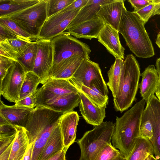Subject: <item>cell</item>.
I'll use <instances>...</instances> for the list:
<instances>
[{"label":"cell","instance_id":"cell-1","mask_svg":"<svg viewBox=\"0 0 160 160\" xmlns=\"http://www.w3.org/2000/svg\"><path fill=\"white\" fill-rule=\"evenodd\" d=\"M146 102L142 99L122 116L116 117L112 142L126 158L140 137L141 119Z\"/></svg>","mask_w":160,"mask_h":160},{"label":"cell","instance_id":"cell-2","mask_svg":"<svg viewBox=\"0 0 160 160\" xmlns=\"http://www.w3.org/2000/svg\"><path fill=\"white\" fill-rule=\"evenodd\" d=\"M145 24L136 12L126 9L123 12L118 30L131 51L137 57L143 58H150L155 55Z\"/></svg>","mask_w":160,"mask_h":160},{"label":"cell","instance_id":"cell-3","mask_svg":"<svg viewBox=\"0 0 160 160\" xmlns=\"http://www.w3.org/2000/svg\"><path fill=\"white\" fill-rule=\"evenodd\" d=\"M138 62L132 54L124 60L118 88L113 99L115 110L122 113L130 107L135 99L141 76Z\"/></svg>","mask_w":160,"mask_h":160},{"label":"cell","instance_id":"cell-4","mask_svg":"<svg viewBox=\"0 0 160 160\" xmlns=\"http://www.w3.org/2000/svg\"><path fill=\"white\" fill-rule=\"evenodd\" d=\"M114 127L112 122H103L77 140L81 151L79 160H95L106 145L111 144Z\"/></svg>","mask_w":160,"mask_h":160},{"label":"cell","instance_id":"cell-5","mask_svg":"<svg viewBox=\"0 0 160 160\" xmlns=\"http://www.w3.org/2000/svg\"><path fill=\"white\" fill-rule=\"evenodd\" d=\"M48 0H41L32 6L4 17L13 21L38 40L41 28L48 18Z\"/></svg>","mask_w":160,"mask_h":160},{"label":"cell","instance_id":"cell-6","mask_svg":"<svg viewBox=\"0 0 160 160\" xmlns=\"http://www.w3.org/2000/svg\"><path fill=\"white\" fill-rule=\"evenodd\" d=\"M52 63L50 74L60 64L72 56L79 53L90 55L91 50L87 44L78 40L67 32L51 40Z\"/></svg>","mask_w":160,"mask_h":160},{"label":"cell","instance_id":"cell-7","mask_svg":"<svg viewBox=\"0 0 160 160\" xmlns=\"http://www.w3.org/2000/svg\"><path fill=\"white\" fill-rule=\"evenodd\" d=\"M63 113L42 106H37L31 112L24 128L28 139L29 145L34 142L42 132L51 127L58 125Z\"/></svg>","mask_w":160,"mask_h":160},{"label":"cell","instance_id":"cell-8","mask_svg":"<svg viewBox=\"0 0 160 160\" xmlns=\"http://www.w3.org/2000/svg\"><path fill=\"white\" fill-rule=\"evenodd\" d=\"M72 83L81 84L91 88L97 90L105 96H108V91L102 75L99 65L85 58L76 72L69 79Z\"/></svg>","mask_w":160,"mask_h":160},{"label":"cell","instance_id":"cell-9","mask_svg":"<svg viewBox=\"0 0 160 160\" xmlns=\"http://www.w3.org/2000/svg\"><path fill=\"white\" fill-rule=\"evenodd\" d=\"M26 73L18 61H14L6 76L0 81V95L10 102L18 101Z\"/></svg>","mask_w":160,"mask_h":160},{"label":"cell","instance_id":"cell-10","mask_svg":"<svg viewBox=\"0 0 160 160\" xmlns=\"http://www.w3.org/2000/svg\"><path fill=\"white\" fill-rule=\"evenodd\" d=\"M78 92V89L68 79L50 78L37 89L34 96L37 106H39L60 96Z\"/></svg>","mask_w":160,"mask_h":160},{"label":"cell","instance_id":"cell-11","mask_svg":"<svg viewBox=\"0 0 160 160\" xmlns=\"http://www.w3.org/2000/svg\"><path fill=\"white\" fill-rule=\"evenodd\" d=\"M81 9L60 12L48 18L41 28L38 39L52 40L65 32Z\"/></svg>","mask_w":160,"mask_h":160},{"label":"cell","instance_id":"cell-12","mask_svg":"<svg viewBox=\"0 0 160 160\" xmlns=\"http://www.w3.org/2000/svg\"><path fill=\"white\" fill-rule=\"evenodd\" d=\"M37 51L33 72L41 79L43 84L49 79L52 63V51L51 40H37Z\"/></svg>","mask_w":160,"mask_h":160},{"label":"cell","instance_id":"cell-13","mask_svg":"<svg viewBox=\"0 0 160 160\" xmlns=\"http://www.w3.org/2000/svg\"><path fill=\"white\" fill-rule=\"evenodd\" d=\"M118 32L110 25L105 24L98 38V41L115 58L124 59L125 48L120 42Z\"/></svg>","mask_w":160,"mask_h":160},{"label":"cell","instance_id":"cell-14","mask_svg":"<svg viewBox=\"0 0 160 160\" xmlns=\"http://www.w3.org/2000/svg\"><path fill=\"white\" fill-rule=\"evenodd\" d=\"M153 132L150 141L153 147L155 158L160 160V101L153 95L146 102Z\"/></svg>","mask_w":160,"mask_h":160},{"label":"cell","instance_id":"cell-15","mask_svg":"<svg viewBox=\"0 0 160 160\" xmlns=\"http://www.w3.org/2000/svg\"><path fill=\"white\" fill-rule=\"evenodd\" d=\"M126 9L124 1L114 0L102 6L97 16L105 24L110 25L118 31L123 12Z\"/></svg>","mask_w":160,"mask_h":160},{"label":"cell","instance_id":"cell-16","mask_svg":"<svg viewBox=\"0 0 160 160\" xmlns=\"http://www.w3.org/2000/svg\"><path fill=\"white\" fill-rule=\"evenodd\" d=\"M78 93L80 111L87 123L96 126L102 123L106 117L105 108L94 104L82 92L79 91Z\"/></svg>","mask_w":160,"mask_h":160},{"label":"cell","instance_id":"cell-17","mask_svg":"<svg viewBox=\"0 0 160 160\" xmlns=\"http://www.w3.org/2000/svg\"><path fill=\"white\" fill-rule=\"evenodd\" d=\"M34 108L18 106L15 105H7L0 100V115L12 125L17 128L25 127L29 116Z\"/></svg>","mask_w":160,"mask_h":160},{"label":"cell","instance_id":"cell-18","mask_svg":"<svg viewBox=\"0 0 160 160\" xmlns=\"http://www.w3.org/2000/svg\"><path fill=\"white\" fill-rule=\"evenodd\" d=\"M79 120V116L77 112L73 111L64 113L59 119V124L63 140L64 149L66 152L75 141Z\"/></svg>","mask_w":160,"mask_h":160},{"label":"cell","instance_id":"cell-19","mask_svg":"<svg viewBox=\"0 0 160 160\" xmlns=\"http://www.w3.org/2000/svg\"><path fill=\"white\" fill-rule=\"evenodd\" d=\"M87 58H89V55L84 53H79L72 56L58 66L50 74L49 79H69Z\"/></svg>","mask_w":160,"mask_h":160},{"label":"cell","instance_id":"cell-20","mask_svg":"<svg viewBox=\"0 0 160 160\" xmlns=\"http://www.w3.org/2000/svg\"><path fill=\"white\" fill-rule=\"evenodd\" d=\"M98 17L82 23L66 31L76 38L91 40L98 38L101 30L105 25Z\"/></svg>","mask_w":160,"mask_h":160},{"label":"cell","instance_id":"cell-21","mask_svg":"<svg viewBox=\"0 0 160 160\" xmlns=\"http://www.w3.org/2000/svg\"><path fill=\"white\" fill-rule=\"evenodd\" d=\"M142 81L139 84L140 93L146 102L155 92L159 78L153 65H149L141 73Z\"/></svg>","mask_w":160,"mask_h":160},{"label":"cell","instance_id":"cell-22","mask_svg":"<svg viewBox=\"0 0 160 160\" xmlns=\"http://www.w3.org/2000/svg\"><path fill=\"white\" fill-rule=\"evenodd\" d=\"M114 0H89L85 6L71 22L65 31H68L75 27L97 17V14L102 5L113 2Z\"/></svg>","mask_w":160,"mask_h":160},{"label":"cell","instance_id":"cell-23","mask_svg":"<svg viewBox=\"0 0 160 160\" xmlns=\"http://www.w3.org/2000/svg\"><path fill=\"white\" fill-rule=\"evenodd\" d=\"M79 102L80 97L78 93L60 96L48 100L39 106L65 113L72 111L78 106Z\"/></svg>","mask_w":160,"mask_h":160},{"label":"cell","instance_id":"cell-24","mask_svg":"<svg viewBox=\"0 0 160 160\" xmlns=\"http://www.w3.org/2000/svg\"><path fill=\"white\" fill-rule=\"evenodd\" d=\"M32 42L18 39L0 42V56L17 61L19 55Z\"/></svg>","mask_w":160,"mask_h":160},{"label":"cell","instance_id":"cell-25","mask_svg":"<svg viewBox=\"0 0 160 160\" xmlns=\"http://www.w3.org/2000/svg\"><path fill=\"white\" fill-rule=\"evenodd\" d=\"M64 149L63 140L58 124L52 131L38 160H47Z\"/></svg>","mask_w":160,"mask_h":160},{"label":"cell","instance_id":"cell-26","mask_svg":"<svg viewBox=\"0 0 160 160\" xmlns=\"http://www.w3.org/2000/svg\"><path fill=\"white\" fill-rule=\"evenodd\" d=\"M17 128L8 160H22L29 145L28 139L24 128Z\"/></svg>","mask_w":160,"mask_h":160},{"label":"cell","instance_id":"cell-27","mask_svg":"<svg viewBox=\"0 0 160 160\" xmlns=\"http://www.w3.org/2000/svg\"><path fill=\"white\" fill-rule=\"evenodd\" d=\"M41 0H0V18L18 12L39 2Z\"/></svg>","mask_w":160,"mask_h":160},{"label":"cell","instance_id":"cell-28","mask_svg":"<svg viewBox=\"0 0 160 160\" xmlns=\"http://www.w3.org/2000/svg\"><path fill=\"white\" fill-rule=\"evenodd\" d=\"M154 154L153 147L150 141L140 137L126 160H145L149 156Z\"/></svg>","mask_w":160,"mask_h":160},{"label":"cell","instance_id":"cell-29","mask_svg":"<svg viewBox=\"0 0 160 160\" xmlns=\"http://www.w3.org/2000/svg\"><path fill=\"white\" fill-rule=\"evenodd\" d=\"M123 63V59L115 58L114 63L108 72V81L106 84L112 92L113 98L118 88Z\"/></svg>","mask_w":160,"mask_h":160},{"label":"cell","instance_id":"cell-30","mask_svg":"<svg viewBox=\"0 0 160 160\" xmlns=\"http://www.w3.org/2000/svg\"><path fill=\"white\" fill-rule=\"evenodd\" d=\"M36 41L32 42L17 59L27 72L33 71L37 51Z\"/></svg>","mask_w":160,"mask_h":160},{"label":"cell","instance_id":"cell-31","mask_svg":"<svg viewBox=\"0 0 160 160\" xmlns=\"http://www.w3.org/2000/svg\"><path fill=\"white\" fill-rule=\"evenodd\" d=\"M96 105L106 108L108 103V97L105 96L97 90L88 88L77 83H72Z\"/></svg>","mask_w":160,"mask_h":160},{"label":"cell","instance_id":"cell-32","mask_svg":"<svg viewBox=\"0 0 160 160\" xmlns=\"http://www.w3.org/2000/svg\"><path fill=\"white\" fill-rule=\"evenodd\" d=\"M41 82L40 79L34 72H27L21 90L19 100L32 95H34L37 87Z\"/></svg>","mask_w":160,"mask_h":160},{"label":"cell","instance_id":"cell-33","mask_svg":"<svg viewBox=\"0 0 160 160\" xmlns=\"http://www.w3.org/2000/svg\"><path fill=\"white\" fill-rule=\"evenodd\" d=\"M0 23L9 29L20 39L30 42H33L37 40L23 30L16 22L8 18H0Z\"/></svg>","mask_w":160,"mask_h":160},{"label":"cell","instance_id":"cell-34","mask_svg":"<svg viewBox=\"0 0 160 160\" xmlns=\"http://www.w3.org/2000/svg\"><path fill=\"white\" fill-rule=\"evenodd\" d=\"M153 130L150 115L148 108L144 109L140 126V137L145 138L150 141L152 139Z\"/></svg>","mask_w":160,"mask_h":160},{"label":"cell","instance_id":"cell-35","mask_svg":"<svg viewBox=\"0 0 160 160\" xmlns=\"http://www.w3.org/2000/svg\"><path fill=\"white\" fill-rule=\"evenodd\" d=\"M75 0H48L47 14L48 18L65 8Z\"/></svg>","mask_w":160,"mask_h":160},{"label":"cell","instance_id":"cell-36","mask_svg":"<svg viewBox=\"0 0 160 160\" xmlns=\"http://www.w3.org/2000/svg\"><path fill=\"white\" fill-rule=\"evenodd\" d=\"M160 7V0H153L149 5L135 12L146 23Z\"/></svg>","mask_w":160,"mask_h":160},{"label":"cell","instance_id":"cell-37","mask_svg":"<svg viewBox=\"0 0 160 160\" xmlns=\"http://www.w3.org/2000/svg\"><path fill=\"white\" fill-rule=\"evenodd\" d=\"M122 153L112 144L105 146L95 160H114Z\"/></svg>","mask_w":160,"mask_h":160},{"label":"cell","instance_id":"cell-38","mask_svg":"<svg viewBox=\"0 0 160 160\" xmlns=\"http://www.w3.org/2000/svg\"><path fill=\"white\" fill-rule=\"evenodd\" d=\"M14 61L0 56V79L2 80L12 66Z\"/></svg>","mask_w":160,"mask_h":160},{"label":"cell","instance_id":"cell-39","mask_svg":"<svg viewBox=\"0 0 160 160\" xmlns=\"http://www.w3.org/2000/svg\"><path fill=\"white\" fill-rule=\"evenodd\" d=\"M20 39L9 29L0 23V42L3 41L6 39Z\"/></svg>","mask_w":160,"mask_h":160},{"label":"cell","instance_id":"cell-40","mask_svg":"<svg viewBox=\"0 0 160 160\" xmlns=\"http://www.w3.org/2000/svg\"><path fill=\"white\" fill-rule=\"evenodd\" d=\"M17 127L10 124L0 125V137H10L17 133Z\"/></svg>","mask_w":160,"mask_h":160},{"label":"cell","instance_id":"cell-41","mask_svg":"<svg viewBox=\"0 0 160 160\" xmlns=\"http://www.w3.org/2000/svg\"><path fill=\"white\" fill-rule=\"evenodd\" d=\"M34 95H32L20 100L15 103V106L34 108L36 106V100Z\"/></svg>","mask_w":160,"mask_h":160},{"label":"cell","instance_id":"cell-42","mask_svg":"<svg viewBox=\"0 0 160 160\" xmlns=\"http://www.w3.org/2000/svg\"><path fill=\"white\" fill-rule=\"evenodd\" d=\"M16 134L10 137H0V155L13 142Z\"/></svg>","mask_w":160,"mask_h":160},{"label":"cell","instance_id":"cell-43","mask_svg":"<svg viewBox=\"0 0 160 160\" xmlns=\"http://www.w3.org/2000/svg\"><path fill=\"white\" fill-rule=\"evenodd\" d=\"M153 0H129V2L134 8V12H137L152 2Z\"/></svg>","mask_w":160,"mask_h":160},{"label":"cell","instance_id":"cell-44","mask_svg":"<svg viewBox=\"0 0 160 160\" xmlns=\"http://www.w3.org/2000/svg\"><path fill=\"white\" fill-rule=\"evenodd\" d=\"M89 0H75L72 4L60 12L74 11L82 8Z\"/></svg>","mask_w":160,"mask_h":160},{"label":"cell","instance_id":"cell-45","mask_svg":"<svg viewBox=\"0 0 160 160\" xmlns=\"http://www.w3.org/2000/svg\"><path fill=\"white\" fill-rule=\"evenodd\" d=\"M66 152L64 149L47 160H66Z\"/></svg>","mask_w":160,"mask_h":160},{"label":"cell","instance_id":"cell-46","mask_svg":"<svg viewBox=\"0 0 160 160\" xmlns=\"http://www.w3.org/2000/svg\"><path fill=\"white\" fill-rule=\"evenodd\" d=\"M34 143V142L32 143L29 145L22 160H32V152Z\"/></svg>","mask_w":160,"mask_h":160},{"label":"cell","instance_id":"cell-47","mask_svg":"<svg viewBox=\"0 0 160 160\" xmlns=\"http://www.w3.org/2000/svg\"><path fill=\"white\" fill-rule=\"evenodd\" d=\"M13 143L1 155H0V160H8Z\"/></svg>","mask_w":160,"mask_h":160},{"label":"cell","instance_id":"cell-48","mask_svg":"<svg viewBox=\"0 0 160 160\" xmlns=\"http://www.w3.org/2000/svg\"><path fill=\"white\" fill-rule=\"evenodd\" d=\"M155 93L158 99L160 101V79L157 86Z\"/></svg>","mask_w":160,"mask_h":160},{"label":"cell","instance_id":"cell-49","mask_svg":"<svg viewBox=\"0 0 160 160\" xmlns=\"http://www.w3.org/2000/svg\"><path fill=\"white\" fill-rule=\"evenodd\" d=\"M156 66L160 79V58H158L156 61Z\"/></svg>","mask_w":160,"mask_h":160},{"label":"cell","instance_id":"cell-50","mask_svg":"<svg viewBox=\"0 0 160 160\" xmlns=\"http://www.w3.org/2000/svg\"><path fill=\"white\" fill-rule=\"evenodd\" d=\"M8 124H11L5 118L0 115V125Z\"/></svg>","mask_w":160,"mask_h":160},{"label":"cell","instance_id":"cell-51","mask_svg":"<svg viewBox=\"0 0 160 160\" xmlns=\"http://www.w3.org/2000/svg\"><path fill=\"white\" fill-rule=\"evenodd\" d=\"M155 42L158 47L160 49V32L158 34Z\"/></svg>","mask_w":160,"mask_h":160},{"label":"cell","instance_id":"cell-52","mask_svg":"<svg viewBox=\"0 0 160 160\" xmlns=\"http://www.w3.org/2000/svg\"><path fill=\"white\" fill-rule=\"evenodd\" d=\"M126 158L122 153L114 160H126Z\"/></svg>","mask_w":160,"mask_h":160},{"label":"cell","instance_id":"cell-53","mask_svg":"<svg viewBox=\"0 0 160 160\" xmlns=\"http://www.w3.org/2000/svg\"><path fill=\"white\" fill-rule=\"evenodd\" d=\"M160 14V7L156 10L153 14V16L156 15Z\"/></svg>","mask_w":160,"mask_h":160},{"label":"cell","instance_id":"cell-54","mask_svg":"<svg viewBox=\"0 0 160 160\" xmlns=\"http://www.w3.org/2000/svg\"><path fill=\"white\" fill-rule=\"evenodd\" d=\"M149 156L150 160H158L153 155H150Z\"/></svg>","mask_w":160,"mask_h":160},{"label":"cell","instance_id":"cell-55","mask_svg":"<svg viewBox=\"0 0 160 160\" xmlns=\"http://www.w3.org/2000/svg\"><path fill=\"white\" fill-rule=\"evenodd\" d=\"M149 156L147 157V160H150Z\"/></svg>","mask_w":160,"mask_h":160},{"label":"cell","instance_id":"cell-56","mask_svg":"<svg viewBox=\"0 0 160 160\" xmlns=\"http://www.w3.org/2000/svg\"><path fill=\"white\" fill-rule=\"evenodd\" d=\"M147 157L146 158V159H145V160H147Z\"/></svg>","mask_w":160,"mask_h":160}]
</instances>
